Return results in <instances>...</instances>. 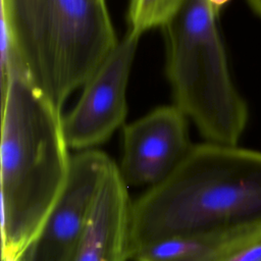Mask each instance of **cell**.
<instances>
[{
	"mask_svg": "<svg viewBox=\"0 0 261 261\" xmlns=\"http://www.w3.org/2000/svg\"><path fill=\"white\" fill-rule=\"evenodd\" d=\"M261 229V152L206 142L133 202L130 259L163 239Z\"/></svg>",
	"mask_w": 261,
	"mask_h": 261,
	"instance_id": "obj_1",
	"label": "cell"
},
{
	"mask_svg": "<svg viewBox=\"0 0 261 261\" xmlns=\"http://www.w3.org/2000/svg\"><path fill=\"white\" fill-rule=\"evenodd\" d=\"M2 261H19L66 185L71 157L61 109L14 66L1 88Z\"/></svg>",
	"mask_w": 261,
	"mask_h": 261,
	"instance_id": "obj_2",
	"label": "cell"
},
{
	"mask_svg": "<svg viewBox=\"0 0 261 261\" xmlns=\"http://www.w3.org/2000/svg\"><path fill=\"white\" fill-rule=\"evenodd\" d=\"M1 29L29 80L60 109L118 43L106 0H1Z\"/></svg>",
	"mask_w": 261,
	"mask_h": 261,
	"instance_id": "obj_3",
	"label": "cell"
},
{
	"mask_svg": "<svg viewBox=\"0 0 261 261\" xmlns=\"http://www.w3.org/2000/svg\"><path fill=\"white\" fill-rule=\"evenodd\" d=\"M217 14L207 0H186L162 27L166 74L175 106L207 142L238 145L249 112L229 72Z\"/></svg>",
	"mask_w": 261,
	"mask_h": 261,
	"instance_id": "obj_4",
	"label": "cell"
},
{
	"mask_svg": "<svg viewBox=\"0 0 261 261\" xmlns=\"http://www.w3.org/2000/svg\"><path fill=\"white\" fill-rule=\"evenodd\" d=\"M139 39L127 31L84 85L76 105L63 117L69 148L92 149L123 123L127 113L126 87Z\"/></svg>",
	"mask_w": 261,
	"mask_h": 261,
	"instance_id": "obj_5",
	"label": "cell"
},
{
	"mask_svg": "<svg viewBox=\"0 0 261 261\" xmlns=\"http://www.w3.org/2000/svg\"><path fill=\"white\" fill-rule=\"evenodd\" d=\"M113 162L107 154L95 149L80 151L71 157L64 190L19 261H69Z\"/></svg>",
	"mask_w": 261,
	"mask_h": 261,
	"instance_id": "obj_6",
	"label": "cell"
},
{
	"mask_svg": "<svg viewBox=\"0 0 261 261\" xmlns=\"http://www.w3.org/2000/svg\"><path fill=\"white\" fill-rule=\"evenodd\" d=\"M192 146L186 114L175 105L161 106L124 126L118 168L127 187L149 189L163 181Z\"/></svg>",
	"mask_w": 261,
	"mask_h": 261,
	"instance_id": "obj_7",
	"label": "cell"
},
{
	"mask_svg": "<svg viewBox=\"0 0 261 261\" xmlns=\"http://www.w3.org/2000/svg\"><path fill=\"white\" fill-rule=\"evenodd\" d=\"M128 187L113 162L97 192L85 230L69 261L130 259L132 205Z\"/></svg>",
	"mask_w": 261,
	"mask_h": 261,
	"instance_id": "obj_8",
	"label": "cell"
},
{
	"mask_svg": "<svg viewBox=\"0 0 261 261\" xmlns=\"http://www.w3.org/2000/svg\"><path fill=\"white\" fill-rule=\"evenodd\" d=\"M261 239V229L205 231L174 236L150 244L133 256V261H224Z\"/></svg>",
	"mask_w": 261,
	"mask_h": 261,
	"instance_id": "obj_9",
	"label": "cell"
},
{
	"mask_svg": "<svg viewBox=\"0 0 261 261\" xmlns=\"http://www.w3.org/2000/svg\"><path fill=\"white\" fill-rule=\"evenodd\" d=\"M185 2L186 0H130L127 31L141 37L151 29L162 28Z\"/></svg>",
	"mask_w": 261,
	"mask_h": 261,
	"instance_id": "obj_10",
	"label": "cell"
},
{
	"mask_svg": "<svg viewBox=\"0 0 261 261\" xmlns=\"http://www.w3.org/2000/svg\"><path fill=\"white\" fill-rule=\"evenodd\" d=\"M224 261H261V239L242 248Z\"/></svg>",
	"mask_w": 261,
	"mask_h": 261,
	"instance_id": "obj_11",
	"label": "cell"
},
{
	"mask_svg": "<svg viewBox=\"0 0 261 261\" xmlns=\"http://www.w3.org/2000/svg\"><path fill=\"white\" fill-rule=\"evenodd\" d=\"M213 9L218 13L222 7H224L230 0H207Z\"/></svg>",
	"mask_w": 261,
	"mask_h": 261,
	"instance_id": "obj_12",
	"label": "cell"
},
{
	"mask_svg": "<svg viewBox=\"0 0 261 261\" xmlns=\"http://www.w3.org/2000/svg\"><path fill=\"white\" fill-rule=\"evenodd\" d=\"M251 8L261 17V0H247Z\"/></svg>",
	"mask_w": 261,
	"mask_h": 261,
	"instance_id": "obj_13",
	"label": "cell"
}]
</instances>
